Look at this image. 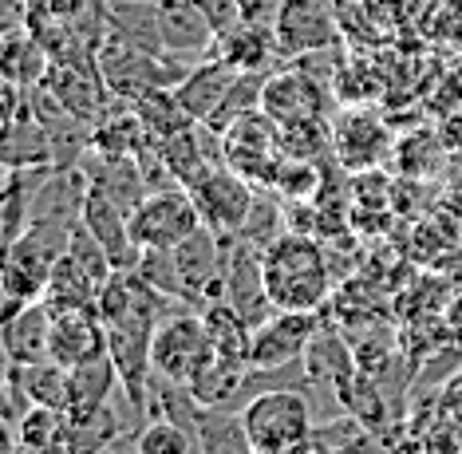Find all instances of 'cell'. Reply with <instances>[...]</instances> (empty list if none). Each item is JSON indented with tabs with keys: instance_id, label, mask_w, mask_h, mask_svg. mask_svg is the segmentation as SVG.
<instances>
[{
	"instance_id": "cell-15",
	"label": "cell",
	"mask_w": 462,
	"mask_h": 454,
	"mask_svg": "<svg viewBox=\"0 0 462 454\" xmlns=\"http://www.w3.org/2000/svg\"><path fill=\"white\" fill-rule=\"evenodd\" d=\"M217 56L226 63H234L237 71H265L269 60H285L281 56V40L273 24H257V20L241 16L226 36H217Z\"/></svg>"
},
{
	"instance_id": "cell-16",
	"label": "cell",
	"mask_w": 462,
	"mask_h": 454,
	"mask_svg": "<svg viewBox=\"0 0 462 454\" xmlns=\"http://www.w3.org/2000/svg\"><path fill=\"white\" fill-rule=\"evenodd\" d=\"M237 76H241V71L234 68V63L209 60V63H198V68H190V76L178 83L174 95H178V103L190 111L194 123H206L209 115L222 107V99L229 95V88L237 83Z\"/></svg>"
},
{
	"instance_id": "cell-18",
	"label": "cell",
	"mask_w": 462,
	"mask_h": 454,
	"mask_svg": "<svg viewBox=\"0 0 462 454\" xmlns=\"http://www.w3.org/2000/svg\"><path fill=\"white\" fill-rule=\"evenodd\" d=\"M249 372H254L249 364L226 360V356H214V360H209L186 387H190V395L202 407H234L237 399H241V392H245V384H249Z\"/></svg>"
},
{
	"instance_id": "cell-4",
	"label": "cell",
	"mask_w": 462,
	"mask_h": 454,
	"mask_svg": "<svg viewBox=\"0 0 462 454\" xmlns=\"http://www.w3.org/2000/svg\"><path fill=\"white\" fill-rule=\"evenodd\" d=\"M154 375L174 379V384H190L202 367L214 360V340H209L206 316L202 312H186L174 309L166 312L154 329Z\"/></svg>"
},
{
	"instance_id": "cell-9",
	"label": "cell",
	"mask_w": 462,
	"mask_h": 454,
	"mask_svg": "<svg viewBox=\"0 0 462 454\" xmlns=\"http://www.w3.org/2000/svg\"><path fill=\"white\" fill-rule=\"evenodd\" d=\"M261 111L277 126L300 123V119H324V111H328V88L317 83V76L304 63L273 71L265 79V91H261Z\"/></svg>"
},
{
	"instance_id": "cell-11",
	"label": "cell",
	"mask_w": 462,
	"mask_h": 454,
	"mask_svg": "<svg viewBox=\"0 0 462 454\" xmlns=\"http://www.w3.org/2000/svg\"><path fill=\"white\" fill-rule=\"evenodd\" d=\"M392 146L395 143H392L387 123L375 111H367V107H352V111H344L340 119L332 123V154L340 158L352 174L380 166Z\"/></svg>"
},
{
	"instance_id": "cell-1",
	"label": "cell",
	"mask_w": 462,
	"mask_h": 454,
	"mask_svg": "<svg viewBox=\"0 0 462 454\" xmlns=\"http://www.w3.org/2000/svg\"><path fill=\"white\" fill-rule=\"evenodd\" d=\"M265 289L277 312H320L332 292V273L320 241L289 229L265 246Z\"/></svg>"
},
{
	"instance_id": "cell-17",
	"label": "cell",
	"mask_w": 462,
	"mask_h": 454,
	"mask_svg": "<svg viewBox=\"0 0 462 454\" xmlns=\"http://www.w3.org/2000/svg\"><path fill=\"white\" fill-rule=\"evenodd\" d=\"M198 454H254V439L245 431L241 407H202L194 423Z\"/></svg>"
},
{
	"instance_id": "cell-19",
	"label": "cell",
	"mask_w": 462,
	"mask_h": 454,
	"mask_svg": "<svg viewBox=\"0 0 462 454\" xmlns=\"http://www.w3.org/2000/svg\"><path fill=\"white\" fill-rule=\"evenodd\" d=\"M48 158H51V139L44 123L36 119L32 99H28L24 111L5 126V162L8 171H32V166H44Z\"/></svg>"
},
{
	"instance_id": "cell-10",
	"label": "cell",
	"mask_w": 462,
	"mask_h": 454,
	"mask_svg": "<svg viewBox=\"0 0 462 454\" xmlns=\"http://www.w3.org/2000/svg\"><path fill=\"white\" fill-rule=\"evenodd\" d=\"M79 221L88 226V234L96 237L103 249H107V257H111L115 269H139L143 249L134 246V237H131V214L115 202L107 190H99L96 182H88Z\"/></svg>"
},
{
	"instance_id": "cell-20",
	"label": "cell",
	"mask_w": 462,
	"mask_h": 454,
	"mask_svg": "<svg viewBox=\"0 0 462 454\" xmlns=\"http://www.w3.org/2000/svg\"><path fill=\"white\" fill-rule=\"evenodd\" d=\"M119 384L111 352H99L91 360H83L76 367H68V415L71 411H91V407H107V395Z\"/></svg>"
},
{
	"instance_id": "cell-21",
	"label": "cell",
	"mask_w": 462,
	"mask_h": 454,
	"mask_svg": "<svg viewBox=\"0 0 462 454\" xmlns=\"http://www.w3.org/2000/svg\"><path fill=\"white\" fill-rule=\"evenodd\" d=\"M209 340H214V352L226 356V360H241L249 364V347H254V324L241 316L229 301H214L202 309Z\"/></svg>"
},
{
	"instance_id": "cell-6",
	"label": "cell",
	"mask_w": 462,
	"mask_h": 454,
	"mask_svg": "<svg viewBox=\"0 0 462 454\" xmlns=\"http://www.w3.org/2000/svg\"><path fill=\"white\" fill-rule=\"evenodd\" d=\"M222 162L234 166L241 178H249L254 186L277 182V171L285 162V146H281V126L269 119L265 111H254L245 119H237L222 134Z\"/></svg>"
},
{
	"instance_id": "cell-12",
	"label": "cell",
	"mask_w": 462,
	"mask_h": 454,
	"mask_svg": "<svg viewBox=\"0 0 462 454\" xmlns=\"http://www.w3.org/2000/svg\"><path fill=\"white\" fill-rule=\"evenodd\" d=\"M99 352H107L99 309H51V360L60 367H76Z\"/></svg>"
},
{
	"instance_id": "cell-2",
	"label": "cell",
	"mask_w": 462,
	"mask_h": 454,
	"mask_svg": "<svg viewBox=\"0 0 462 454\" xmlns=\"http://www.w3.org/2000/svg\"><path fill=\"white\" fill-rule=\"evenodd\" d=\"M241 419L254 439V450L265 454H292L312 439V407L292 387H265L241 403Z\"/></svg>"
},
{
	"instance_id": "cell-23",
	"label": "cell",
	"mask_w": 462,
	"mask_h": 454,
	"mask_svg": "<svg viewBox=\"0 0 462 454\" xmlns=\"http://www.w3.org/2000/svg\"><path fill=\"white\" fill-rule=\"evenodd\" d=\"M48 71H51V51L44 40H36L32 32H28V36H8V44H5V76L8 79L32 91V83H44Z\"/></svg>"
},
{
	"instance_id": "cell-13",
	"label": "cell",
	"mask_w": 462,
	"mask_h": 454,
	"mask_svg": "<svg viewBox=\"0 0 462 454\" xmlns=\"http://www.w3.org/2000/svg\"><path fill=\"white\" fill-rule=\"evenodd\" d=\"M5 356L8 364H40L51 360V304L32 301L24 304L16 316L5 320Z\"/></svg>"
},
{
	"instance_id": "cell-7",
	"label": "cell",
	"mask_w": 462,
	"mask_h": 454,
	"mask_svg": "<svg viewBox=\"0 0 462 454\" xmlns=\"http://www.w3.org/2000/svg\"><path fill=\"white\" fill-rule=\"evenodd\" d=\"M320 332L317 312H273L265 324L254 329L249 347V367L261 372H281V367H300L312 336Z\"/></svg>"
},
{
	"instance_id": "cell-14",
	"label": "cell",
	"mask_w": 462,
	"mask_h": 454,
	"mask_svg": "<svg viewBox=\"0 0 462 454\" xmlns=\"http://www.w3.org/2000/svg\"><path fill=\"white\" fill-rule=\"evenodd\" d=\"M159 20L166 51H178V56L206 51L217 40V28L202 0H159Z\"/></svg>"
},
{
	"instance_id": "cell-8",
	"label": "cell",
	"mask_w": 462,
	"mask_h": 454,
	"mask_svg": "<svg viewBox=\"0 0 462 454\" xmlns=\"http://www.w3.org/2000/svg\"><path fill=\"white\" fill-rule=\"evenodd\" d=\"M277 40H281V56L300 60L309 51H328L336 44V5L332 0H285L277 20Z\"/></svg>"
},
{
	"instance_id": "cell-22",
	"label": "cell",
	"mask_w": 462,
	"mask_h": 454,
	"mask_svg": "<svg viewBox=\"0 0 462 454\" xmlns=\"http://www.w3.org/2000/svg\"><path fill=\"white\" fill-rule=\"evenodd\" d=\"M131 111L146 123V131L154 134V143H162V139H171V134L186 131V126H194L190 111H186L182 103H178L174 88H154V91L139 95V99L131 103Z\"/></svg>"
},
{
	"instance_id": "cell-24",
	"label": "cell",
	"mask_w": 462,
	"mask_h": 454,
	"mask_svg": "<svg viewBox=\"0 0 462 454\" xmlns=\"http://www.w3.org/2000/svg\"><path fill=\"white\" fill-rule=\"evenodd\" d=\"M134 447L139 454H198V439L190 427H182L171 415H151L134 431Z\"/></svg>"
},
{
	"instance_id": "cell-25",
	"label": "cell",
	"mask_w": 462,
	"mask_h": 454,
	"mask_svg": "<svg viewBox=\"0 0 462 454\" xmlns=\"http://www.w3.org/2000/svg\"><path fill=\"white\" fill-rule=\"evenodd\" d=\"M254 454H265V450H254Z\"/></svg>"
},
{
	"instance_id": "cell-5",
	"label": "cell",
	"mask_w": 462,
	"mask_h": 454,
	"mask_svg": "<svg viewBox=\"0 0 462 454\" xmlns=\"http://www.w3.org/2000/svg\"><path fill=\"white\" fill-rule=\"evenodd\" d=\"M186 190L194 194V206H198V214H202V221L222 241L241 237V229H245V221L257 206L254 182L241 178L234 166H226V162H214L198 182H190Z\"/></svg>"
},
{
	"instance_id": "cell-3",
	"label": "cell",
	"mask_w": 462,
	"mask_h": 454,
	"mask_svg": "<svg viewBox=\"0 0 462 454\" xmlns=\"http://www.w3.org/2000/svg\"><path fill=\"white\" fill-rule=\"evenodd\" d=\"M206 221L194 206V194L186 186L151 190L139 206L131 209V237L143 253L151 249H174L190 234H198Z\"/></svg>"
}]
</instances>
